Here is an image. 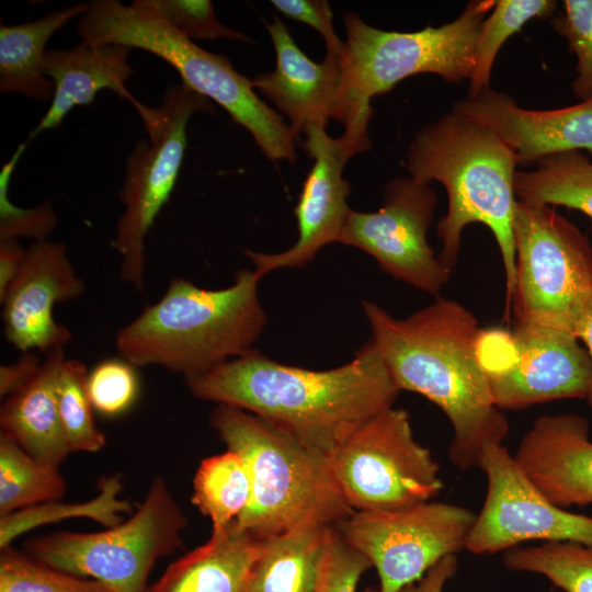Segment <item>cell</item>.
Returning a JSON list of instances; mask_svg holds the SVG:
<instances>
[{
  "label": "cell",
  "instance_id": "42",
  "mask_svg": "<svg viewBox=\"0 0 592 592\" xmlns=\"http://www.w3.org/2000/svg\"><path fill=\"white\" fill-rule=\"evenodd\" d=\"M455 555L440 560L418 581L406 585L399 592H443L446 582L456 573Z\"/></svg>",
  "mask_w": 592,
  "mask_h": 592
},
{
  "label": "cell",
  "instance_id": "13",
  "mask_svg": "<svg viewBox=\"0 0 592 592\" xmlns=\"http://www.w3.org/2000/svg\"><path fill=\"white\" fill-rule=\"evenodd\" d=\"M476 514L426 501L392 512L354 511L335 528L377 571L379 592H399L465 548Z\"/></svg>",
  "mask_w": 592,
  "mask_h": 592
},
{
  "label": "cell",
  "instance_id": "30",
  "mask_svg": "<svg viewBox=\"0 0 592 592\" xmlns=\"http://www.w3.org/2000/svg\"><path fill=\"white\" fill-rule=\"evenodd\" d=\"M503 563L513 571L545 576L565 592H592V545L546 542L514 547L503 553Z\"/></svg>",
  "mask_w": 592,
  "mask_h": 592
},
{
  "label": "cell",
  "instance_id": "10",
  "mask_svg": "<svg viewBox=\"0 0 592 592\" xmlns=\"http://www.w3.org/2000/svg\"><path fill=\"white\" fill-rule=\"evenodd\" d=\"M148 140L138 141L126 162L119 200L124 212L117 223L114 247L121 255V277L134 288L144 287L145 239L169 201L186 147V126L196 112H212L210 101L185 84L170 87L158 106L132 101Z\"/></svg>",
  "mask_w": 592,
  "mask_h": 592
},
{
  "label": "cell",
  "instance_id": "41",
  "mask_svg": "<svg viewBox=\"0 0 592 592\" xmlns=\"http://www.w3.org/2000/svg\"><path fill=\"white\" fill-rule=\"evenodd\" d=\"M26 251L19 240H0V301L18 276Z\"/></svg>",
  "mask_w": 592,
  "mask_h": 592
},
{
  "label": "cell",
  "instance_id": "22",
  "mask_svg": "<svg viewBox=\"0 0 592 592\" xmlns=\"http://www.w3.org/2000/svg\"><path fill=\"white\" fill-rule=\"evenodd\" d=\"M65 360L64 348L47 352L35 377L5 398L0 409L1 431L33 457L58 467L71 453L57 398V382Z\"/></svg>",
  "mask_w": 592,
  "mask_h": 592
},
{
  "label": "cell",
  "instance_id": "28",
  "mask_svg": "<svg viewBox=\"0 0 592 592\" xmlns=\"http://www.w3.org/2000/svg\"><path fill=\"white\" fill-rule=\"evenodd\" d=\"M96 486V496L84 502L56 500L0 516V549L11 546L16 537L29 531L62 520L89 519L107 528L123 522V515L130 514L133 509L119 496L123 489L121 474L102 477Z\"/></svg>",
  "mask_w": 592,
  "mask_h": 592
},
{
  "label": "cell",
  "instance_id": "37",
  "mask_svg": "<svg viewBox=\"0 0 592 592\" xmlns=\"http://www.w3.org/2000/svg\"><path fill=\"white\" fill-rule=\"evenodd\" d=\"M151 2L177 32L192 42L221 38L251 42L244 34L221 24L209 0H151Z\"/></svg>",
  "mask_w": 592,
  "mask_h": 592
},
{
  "label": "cell",
  "instance_id": "39",
  "mask_svg": "<svg viewBox=\"0 0 592 592\" xmlns=\"http://www.w3.org/2000/svg\"><path fill=\"white\" fill-rule=\"evenodd\" d=\"M283 14L316 30L325 39L327 53L343 55L344 43L335 34L332 11L326 0H272Z\"/></svg>",
  "mask_w": 592,
  "mask_h": 592
},
{
  "label": "cell",
  "instance_id": "7",
  "mask_svg": "<svg viewBox=\"0 0 592 592\" xmlns=\"http://www.w3.org/2000/svg\"><path fill=\"white\" fill-rule=\"evenodd\" d=\"M515 281L512 307L517 323L574 334L592 307V248L555 206L516 201L513 218Z\"/></svg>",
  "mask_w": 592,
  "mask_h": 592
},
{
  "label": "cell",
  "instance_id": "35",
  "mask_svg": "<svg viewBox=\"0 0 592 592\" xmlns=\"http://www.w3.org/2000/svg\"><path fill=\"white\" fill-rule=\"evenodd\" d=\"M88 394L98 412L115 417L135 402L139 382L135 366L124 358H110L96 364L88 373Z\"/></svg>",
  "mask_w": 592,
  "mask_h": 592
},
{
  "label": "cell",
  "instance_id": "25",
  "mask_svg": "<svg viewBox=\"0 0 592 592\" xmlns=\"http://www.w3.org/2000/svg\"><path fill=\"white\" fill-rule=\"evenodd\" d=\"M332 526H310L262 542L246 592H315Z\"/></svg>",
  "mask_w": 592,
  "mask_h": 592
},
{
  "label": "cell",
  "instance_id": "4",
  "mask_svg": "<svg viewBox=\"0 0 592 592\" xmlns=\"http://www.w3.org/2000/svg\"><path fill=\"white\" fill-rule=\"evenodd\" d=\"M261 278L255 270H239L219 289L172 278L157 303L117 331V352L135 367L160 366L186 378L253 351L266 323Z\"/></svg>",
  "mask_w": 592,
  "mask_h": 592
},
{
  "label": "cell",
  "instance_id": "6",
  "mask_svg": "<svg viewBox=\"0 0 592 592\" xmlns=\"http://www.w3.org/2000/svg\"><path fill=\"white\" fill-rule=\"evenodd\" d=\"M77 30L82 43L119 44L163 59L179 72L183 84L215 101L246 128L269 160L295 162L297 139L282 115L258 96L251 80L226 56L209 53L177 32L151 0L129 4L93 0Z\"/></svg>",
  "mask_w": 592,
  "mask_h": 592
},
{
  "label": "cell",
  "instance_id": "40",
  "mask_svg": "<svg viewBox=\"0 0 592 592\" xmlns=\"http://www.w3.org/2000/svg\"><path fill=\"white\" fill-rule=\"evenodd\" d=\"M42 361L33 352H22L13 363L0 366V396L8 398L29 384L42 366Z\"/></svg>",
  "mask_w": 592,
  "mask_h": 592
},
{
  "label": "cell",
  "instance_id": "21",
  "mask_svg": "<svg viewBox=\"0 0 592 592\" xmlns=\"http://www.w3.org/2000/svg\"><path fill=\"white\" fill-rule=\"evenodd\" d=\"M129 52V47L119 44L86 43L69 49L47 50L45 71L54 83V94L48 111L30 138L58 128L73 107L91 104L103 89L132 102L135 98L126 87L133 73Z\"/></svg>",
  "mask_w": 592,
  "mask_h": 592
},
{
  "label": "cell",
  "instance_id": "5",
  "mask_svg": "<svg viewBox=\"0 0 592 592\" xmlns=\"http://www.w3.org/2000/svg\"><path fill=\"white\" fill-rule=\"evenodd\" d=\"M209 421L227 449L246 460L251 476V500L231 523L236 531L265 540L304 527H335L354 512L330 459L287 431L226 405H217Z\"/></svg>",
  "mask_w": 592,
  "mask_h": 592
},
{
  "label": "cell",
  "instance_id": "16",
  "mask_svg": "<svg viewBox=\"0 0 592 592\" xmlns=\"http://www.w3.org/2000/svg\"><path fill=\"white\" fill-rule=\"evenodd\" d=\"M435 204L429 184L396 178L385 186L377 212L350 210L339 243L368 253L392 277L439 295L451 272L435 258L426 239Z\"/></svg>",
  "mask_w": 592,
  "mask_h": 592
},
{
  "label": "cell",
  "instance_id": "8",
  "mask_svg": "<svg viewBox=\"0 0 592 592\" xmlns=\"http://www.w3.org/2000/svg\"><path fill=\"white\" fill-rule=\"evenodd\" d=\"M187 520L163 476L157 475L136 512L100 532L59 531L25 544L32 557L103 583L112 592H147L161 557L183 547Z\"/></svg>",
  "mask_w": 592,
  "mask_h": 592
},
{
  "label": "cell",
  "instance_id": "18",
  "mask_svg": "<svg viewBox=\"0 0 592 592\" xmlns=\"http://www.w3.org/2000/svg\"><path fill=\"white\" fill-rule=\"evenodd\" d=\"M84 289L64 243L47 240L33 243L0 301L7 341L21 352L47 353L64 348L72 334L55 321L53 307L80 297Z\"/></svg>",
  "mask_w": 592,
  "mask_h": 592
},
{
  "label": "cell",
  "instance_id": "20",
  "mask_svg": "<svg viewBox=\"0 0 592 592\" xmlns=\"http://www.w3.org/2000/svg\"><path fill=\"white\" fill-rule=\"evenodd\" d=\"M589 431V422L582 415H542L513 455L532 482L562 509L592 503Z\"/></svg>",
  "mask_w": 592,
  "mask_h": 592
},
{
  "label": "cell",
  "instance_id": "14",
  "mask_svg": "<svg viewBox=\"0 0 592 592\" xmlns=\"http://www.w3.org/2000/svg\"><path fill=\"white\" fill-rule=\"evenodd\" d=\"M478 468L487 494L465 542L475 555H492L530 540L592 545V516L554 504L502 444L483 447Z\"/></svg>",
  "mask_w": 592,
  "mask_h": 592
},
{
  "label": "cell",
  "instance_id": "36",
  "mask_svg": "<svg viewBox=\"0 0 592 592\" xmlns=\"http://www.w3.org/2000/svg\"><path fill=\"white\" fill-rule=\"evenodd\" d=\"M567 37L569 49L577 56V78L572 82L574 96L592 98V0H565L563 13L553 23Z\"/></svg>",
  "mask_w": 592,
  "mask_h": 592
},
{
  "label": "cell",
  "instance_id": "33",
  "mask_svg": "<svg viewBox=\"0 0 592 592\" xmlns=\"http://www.w3.org/2000/svg\"><path fill=\"white\" fill-rule=\"evenodd\" d=\"M0 592H112L103 583L52 567L12 546L0 549Z\"/></svg>",
  "mask_w": 592,
  "mask_h": 592
},
{
  "label": "cell",
  "instance_id": "3",
  "mask_svg": "<svg viewBox=\"0 0 592 592\" xmlns=\"http://www.w3.org/2000/svg\"><path fill=\"white\" fill-rule=\"evenodd\" d=\"M406 159L410 178L425 184L437 181L447 192V213L436 225L443 244L437 257L441 264L452 272L464 228L473 223L486 225L500 249L508 301L515 281L517 162L512 150L491 130L452 110L417 132Z\"/></svg>",
  "mask_w": 592,
  "mask_h": 592
},
{
  "label": "cell",
  "instance_id": "19",
  "mask_svg": "<svg viewBox=\"0 0 592 592\" xmlns=\"http://www.w3.org/2000/svg\"><path fill=\"white\" fill-rule=\"evenodd\" d=\"M453 110L491 130L514 153L517 164L550 155L592 153V98L557 110H528L491 87L456 102Z\"/></svg>",
  "mask_w": 592,
  "mask_h": 592
},
{
  "label": "cell",
  "instance_id": "15",
  "mask_svg": "<svg viewBox=\"0 0 592 592\" xmlns=\"http://www.w3.org/2000/svg\"><path fill=\"white\" fill-rule=\"evenodd\" d=\"M266 29L275 50V69L257 75L251 84L287 117L295 138L310 125L326 127L335 119L343 124L344 133L371 141L367 128L373 110L352 90L343 55L327 53L322 62H315L277 16Z\"/></svg>",
  "mask_w": 592,
  "mask_h": 592
},
{
  "label": "cell",
  "instance_id": "2",
  "mask_svg": "<svg viewBox=\"0 0 592 592\" xmlns=\"http://www.w3.org/2000/svg\"><path fill=\"white\" fill-rule=\"evenodd\" d=\"M380 353L399 390L420 394L449 420L448 457L460 470L478 467L489 444H502L509 422L494 403L477 355L481 329L457 301L436 298L398 319L373 301L362 303Z\"/></svg>",
  "mask_w": 592,
  "mask_h": 592
},
{
  "label": "cell",
  "instance_id": "29",
  "mask_svg": "<svg viewBox=\"0 0 592 592\" xmlns=\"http://www.w3.org/2000/svg\"><path fill=\"white\" fill-rule=\"evenodd\" d=\"M66 488L58 466L33 457L0 431V516L60 500Z\"/></svg>",
  "mask_w": 592,
  "mask_h": 592
},
{
  "label": "cell",
  "instance_id": "31",
  "mask_svg": "<svg viewBox=\"0 0 592 592\" xmlns=\"http://www.w3.org/2000/svg\"><path fill=\"white\" fill-rule=\"evenodd\" d=\"M557 2L551 0H497L479 31L475 68L469 78L468 96L490 87L496 56L502 44L527 21L550 16Z\"/></svg>",
  "mask_w": 592,
  "mask_h": 592
},
{
  "label": "cell",
  "instance_id": "1",
  "mask_svg": "<svg viewBox=\"0 0 592 592\" xmlns=\"http://www.w3.org/2000/svg\"><path fill=\"white\" fill-rule=\"evenodd\" d=\"M184 382L195 398L259 415L329 459L400 391L372 340L331 369L282 364L253 350Z\"/></svg>",
  "mask_w": 592,
  "mask_h": 592
},
{
  "label": "cell",
  "instance_id": "32",
  "mask_svg": "<svg viewBox=\"0 0 592 592\" xmlns=\"http://www.w3.org/2000/svg\"><path fill=\"white\" fill-rule=\"evenodd\" d=\"M88 371L78 360H65L57 382L58 409L70 452L94 453L106 443L93 418L87 387Z\"/></svg>",
  "mask_w": 592,
  "mask_h": 592
},
{
  "label": "cell",
  "instance_id": "44",
  "mask_svg": "<svg viewBox=\"0 0 592 592\" xmlns=\"http://www.w3.org/2000/svg\"><path fill=\"white\" fill-rule=\"evenodd\" d=\"M364 592H379L378 588H367Z\"/></svg>",
  "mask_w": 592,
  "mask_h": 592
},
{
  "label": "cell",
  "instance_id": "43",
  "mask_svg": "<svg viewBox=\"0 0 592 592\" xmlns=\"http://www.w3.org/2000/svg\"><path fill=\"white\" fill-rule=\"evenodd\" d=\"M574 335L583 343L587 349L592 363V307L578 325ZM588 403L592 409V385L590 392L587 397Z\"/></svg>",
  "mask_w": 592,
  "mask_h": 592
},
{
  "label": "cell",
  "instance_id": "11",
  "mask_svg": "<svg viewBox=\"0 0 592 592\" xmlns=\"http://www.w3.org/2000/svg\"><path fill=\"white\" fill-rule=\"evenodd\" d=\"M330 463L354 511L403 510L430 501L443 488L439 464L415 441L408 413L394 407L361 425Z\"/></svg>",
  "mask_w": 592,
  "mask_h": 592
},
{
  "label": "cell",
  "instance_id": "24",
  "mask_svg": "<svg viewBox=\"0 0 592 592\" xmlns=\"http://www.w3.org/2000/svg\"><path fill=\"white\" fill-rule=\"evenodd\" d=\"M88 4L78 3L41 19L0 27V91L47 101L54 83L45 71L46 44L66 23L82 16Z\"/></svg>",
  "mask_w": 592,
  "mask_h": 592
},
{
  "label": "cell",
  "instance_id": "26",
  "mask_svg": "<svg viewBox=\"0 0 592 592\" xmlns=\"http://www.w3.org/2000/svg\"><path fill=\"white\" fill-rule=\"evenodd\" d=\"M519 201L534 205L565 206L592 219V161L581 150L542 158L533 171H516Z\"/></svg>",
  "mask_w": 592,
  "mask_h": 592
},
{
  "label": "cell",
  "instance_id": "23",
  "mask_svg": "<svg viewBox=\"0 0 592 592\" xmlns=\"http://www.w3.org/2000/svg\"><path fill=\"white\" fill-rule=\"evenodd\" d=\"M262 542L230 524L170 563L147 592H246Z\"/></svg>",
  "mask_w": 592,
  "mask_h": 592
},
{
  "label": "cell",
  "instance_id": "38",
  "mask_svg": "<svg viewBox=\"0 0 592 592\" xmlns=\"http://www.w3.org/2000/svg\"><path fill=\"white\" fill-rule=\"evenodd\" d=\"M371 561L333 527L315 592H356Z\"/></svg>",
  "mask_w": 592,
  "mask_h": 592
},
{
  "label": "cell",
  "instance_id": "12",
  "mask_svg": "<svg viewBox=\"0 0 592 592\" xmlns=\"http://www.w3.org/2000/svg\"><path fill=\"white\" fill-rule=\"evenodd\" d=\"M477 355L499 409L587 399L591 389L589 353L563 330L517 322L512 331L481 329Z\"/></svg>",
  "mask_w": 592,
  "mask_h": 592
},
{
  "label": "cell",
  "instance_id": "17",
  "mask_svg": "<svg viewBox=\"0 0 592 592\" xmlns=\"http://www.w3.org/2000/svg\"><path fill=\"white\" fill-rule=\"evenodd\" d=\"M300 147L314 160L294 208L298 238L285 251L262 253L244 250L254 270L261 275L282 267H303L325 246L339 242L351 208L346 203L351 187L343 178L350 158L372 147L355 136L343 133L329 136L321 125L305 128Z\"/></svg>",
  "mask_w": 592,
  "mask_h": 592
},
{
  "label": "cell",
  "instance_id": "34",
  "mask_svg": "<svg viewBox=\"0 0 592 592\" xmlns=\"http://www.w3.org/2000/svg\"><path fill=\"white\" fill-rule=\"evenodd\" d=\"M25 144H21L0 172V240L31 238L35 242L46 241L57 225V216L50 202H44L32 208L14 205L8 189L14 167L22 156Z\"/></svg>",
  "mask_w": 592,
  "mask_h": 592
},
{
  "label": "cell",
  "instance_id": "9",
  "mask_svg": "<svg viewBox=\"0 0 592 592\" xmlns=\"http://www.w3.org/2000/svg\"><path fill=\"white\" fill-rule=\"evenodd\" d=\"M494 0H473L442 26L417 32L384 31L356 13L344 14L343 60L352 90L365 104L405 78L434 73L449 83L469 79L480 27Z\"/></svg>",
  "mask_w": 592,
  "mask_h": 592
},
{
  "label": "cell",
  "instance_id": "27",
  "mask_svg": "<svg viewBox=\"0 0 592 592\" xmlns=\"http://www.w3.org/2000/svg\"><path fill=\"white\" fill-rule=\"evenodd\" d=\"M252 494L246 460L236 452L204 458L193 479L192 503L212 522V535H220L247 509Z\"/></svg>",
  "mask_w": 592,
  "mask_h": 592
}]
</instances>
